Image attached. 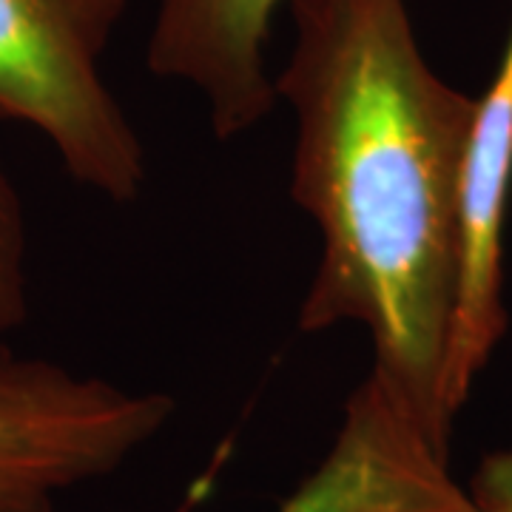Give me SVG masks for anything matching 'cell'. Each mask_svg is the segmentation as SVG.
I'll use <instances>...</instances> for the list:
<instances>
[{
    "instance_id": "8",
    "label": "cell",
    "mask_w": 512,
    "mask_h": 512,
    "mask_svg": "<svg viewBox=\"0 0 512 512\" xmlns=\"http://www.w3.org/2000/svg\"><path fill=\"white\" fill-rule=\"evenodd\" d=\"M467 493L478 512H512V439L478 461Z\"/></svg>"
},
{
    "instance_id": "4",
    "label": "cell",
    "mask_w": 512,
    "mask_h": 512,
    "mask_svg": "<svg viewBox=\"0 0 512 512\" xmlns=\"http://www.w3.org/2000/svg\"><path fill=\"white\" fill-rule=\"evenodd\" d=\"M276 512H478L450 450L402 390L370 367L345 399L325 456Z\"/></svg>"
},
{
    "instance_id": "1",
    "label": "cell",
    "mask_w": 512,
    "mask_h": 512,
    "mask_svg": "<svg viewBox=\"0 0 512 512\" xmlns=\"http://www.w3.org/2000/svg\"><path fill=\"white\" fill-rule=\"evenodd\" d=\"M274 74L293 120L291 200L319 234L296 328H362L373 370L450 450L444 365L476 97L421 52L407 0H291Z\"/></svg>"
},
{
    "instance_id": "3",
    "label": "cell",
    "mask_w": 512,
    "mask_h": 512,
    "mask_svg": "<svg viewBox=\"0 0 512 512\" xmlns=\"http://www.w3.org/2000/svg\"><path fill=\"white\" fill-rule=\"evenodd\" d=\"M174 410L168 393L74 373L0 342V512H57L60 495L114 476Z\"/></svg>"
},
{
    "instance_id": "2",
    "label": "cell",
    "mask_w": 512,
    "mask_h": 512,
    "mask_svg": "<svg viewBox=\"0 0 512 512\" xmlns=\"http://www.w3.org/2000/svg\"><path fill=\"white\" fill-rule=\"evenodd\" d=\"M128 0H0V120L40 134L74 183L126 205L143 194L146 146L103 60Z\"/></svg>"
},
{
    "instance_id": "7",
    "label": "cell",
    "mask_w": 512,
    "mask_h": 512,
    "mask_svg": "<svg viewBox=\"0 0 512 512\" xmlns=\"http://www.w3.org/2000/svg\"><path fill=\"white\" fill-rule=\"evenodd\" d=\"M29 319V234L18 188L0 165V342Z\"/></svg>"
},
{
    "instance_id": "6",
    "label": "cell",
    "mask_w": 512,
    "mask_h": 512,
    "mask_svg": "<svg viewBox=\"0 0 512 512\" xmlns=\"http://www.w3.org/2000/svg\"><path fill=\"white\" fill-rule=\"evenodd\" d=\"M291 0H157L148 72L197 94L220 140H237L279 106L268 66L274 20Z\"/></svg>"
},
{
    "instance_id": "5",
    "label": "cell",
    "mask_w": 512,
    "mask_h": 512,
    "mask_svg": "<svg viewBox=\"0 0 512 512\" xmlns=\"http://www.w3.org/2000/svg\"><path fill=\"white\" fill-rule=\"evenodd\" d=\"M512 191V26L493 80L476 97L461 180V271L444 404L458 419L478 376L507 333L504 228Z\"/></svg>"
}]
</instances>
